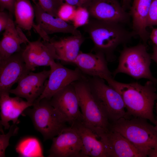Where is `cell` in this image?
<instances>
[{
  "label": "cell",
  "instance_id": "obj_1",
  "mask_svg": "<svg viewBox=\"0 0 157 157\" xmlns=\"http://www.w3.org/2000/svg\"><path fill=\"white\" fill-rule=\"evenodd\" d=\"M105 80L122 96L129 118H142L155 124L154 108L157 99L156 84L149 80L143 85L137 82L123 83L113 77Z\"/></svg>",
  "mask_w": 157,
  "mask_h": 157
},
{
  "label": "cell",
  "instance_id": "obj_2",
  "mask_svg": "<svg viewBox=\"0 0 157 157\" xmlns=\"http://www.w3.org/2000/svg\"><path fill=\"white\" fill-rule=\"evenodd\" d=\"M123 24L92 18L83 26L93 43L94 51L103 54L108 62L113 61L116 49L130 41L135 34Z\"/></svg>",
  "mask_w": 157,
  "mask_h": 157
},
{
  "label": "cell",
  "instance_id": "obj_3",
  "mask_svg": "<svg viewBox=\"0 0 157 157\" xmlns=\"http://www.w3.org/2000/svg\"><path fill=\"white\" fill-rule=\"evenodd\" d=\"M148 120L141 117L122 118L110 124L109 130L121 134L146 156L157 153V132Z\"/></svg>",
  "mask_w": 157,
  "mask_h": 157
},
{
  "label": "cell",
  "instance_id": "obj_4",
  "mask_svg": "<svg viewBox=\"0 0 157 157\" xmlns=\"http://www.w3.org/2000/svg\"><path fill=\"white\" fill-rule=\"evenodd\" d=\"M78 99L83 122L97 134L109 130L108 117L93 94L88 78L85 76L73 83Z\"/></svg>",
  "mask_w": 157,
  "mask_h": 157
},
{
  "label": "cell",
  "instance_id": "obj_5",
  "mask_svg": "<svg viewBox=\"0 0 157 157\" xmlns=\"http://www.w3.org/2000/svg\"><path fill=\"white\" fill-rule=\"evenodd\" d=\"M151 60L144 44L125 47L120 52L118 65L112 75L115 76L123 73L136 79H147L157 84V78L150 70Z\"/></svg>",
  "mask_w": 157,
  "mask_h": 157
},
{
  "label": "cell",
  "instance_id": "obj_6",
  "mask_svg": "<svg viewBox=\"0 0 157 157\" xmlns=\"http://www.w3.org/2000/svg\"><path fill=\"white\" fill-rule=\"evenodd\" d=\"M33 107L24 112L31 118L36 129L42 135L44 140L52 139L67 126L66 122L51 105L50 100L45 98L36 100Z\"/></svg>",
  "mask_w": 157,
  "mask_h": 157
},
{
  "label": "cell",
  "instance_id": "obj_7",
  "mask_svg": "<svg viewBox=\"0 0 157 157\" xmlns=\"http://www.w3.org/2000/svg\"><path fill=\"white\" fill-rule=\"evenodd\" d=\"M91 90L106 112L110 123L122 118H129L123 99L119 93L105 80L97 77L88 79Z\"/></svg>",
  "mask_w": 157,
  "mask_h": 157
},
{
  "label": "cell",
  "instance_id": "obj_8",
  "mask_svg": "<svg viewBox=\"0 0 157 157\" xmlns=\"http://www.w3.org/2000/svg\"><path fill=\"white\" fill-rule=\"evenodd\" d=\"M50 66V72L45 88L36 100L43 98L50 100L57 92L85 76L77 67L70 69L55 61Z\"/></svg>",
  "mask_w": 157,
  "mask_h": 157
},
{
  "label": "cell",
  "instance_id": "obj_9",
  "mask_svg": "<svg viewBox=\"0 0 157 157\" xmlns=\"http://www.w3.org/2000/svg\"><path fill=\"white\" fill-rule=\"evenodd\" d=\"M49 157H84L80 136L73 127L67 126L52 139Z\"/></svg>",
  "mask_w": 157,
  "mask_h": 157
},
{
  "label": "cell",
  "instance_id": "obj_10",
  "mask_svg": "<svg viewBox=\"0 0 157 157\" xmlns=\"http://www.w3.org/2000/svg\"><path fill=\"white\" fill-rule=\"evenodd\" d=\"M50 102L66 123L71 125L76 122H83L77 94L72 83L55 94Z\"/></svg>",
  "mask_w": 157,
  "mask_h": 157
},
{
  "label": "cell",
  "instance_id": "obj_11",
  "mask_svg": "<svg viewBox=\"0 0 157 157\" xmlns=\"http://www.w3.org/2000/svg\"><path fill=\"white\" fill-rule=\"evenodd\" d=\"M26 41L22 55L28 71H33L39 66H50L55 60H59L54 47L49 41L38 40L31 42L27 38Z\"/></svg>",
  "mask_w": 157,
  "mask_h": 157
},
{
  "label": "cell",
  "instance_id": "obj_12",
  "mask_svg": "<svg viewBox=\"0 0 157 157\" xmlns=\"http://www.w3.org/2000/svg\"><path fill=\"white\" fill-rule=\"evenodd\" d=\"M50 72V69L36 73L28 72L19 81L15 88L9 91V93L33 104L44 92Z\"/></svg>",
  "mask_w": 157,
  "mask_h": 157
},
{
  "label": "cell",
  "instance_id": "obj_13",
  "mask_svg": "<svg viewBox=\"0 0 157 157\" xmlns=\"http://www.w3.org/2000/svg\"><path fill=\"white\" fill-rule=\"evenodd\" d=\"M22 50L0 60V93H9L13 86L30 72L22 57Z\"/></svg>",
  "mask_w": 157,
  "mask_h": 157
},
{
  "label": "cell",
  "instance_id": "obj_14",
  "mask_svg": "<svg viewBox=\"0 0 157 157\" xmlns=\"http://www.w3.org/2000/svg\"><path fill=\"white\" fill-rule=\"evenodd\" d=\"M86 8L92 18L101 21L123 24L131 17L117 0H92Z\"/></svg>",
  "mask_w": 157,
  "mask_h": 157
},
{
  "label": "cell",
  "instance_id": "obj_15",
  "mask_svg": "<svg viewBox=\"0 0 157 157\" xmlns=\"http://www.w3.org/2000/svg\"><path fill=\"white\" fill-rule=\"evenodd\" d=\"M105 145L107 157H145V155L119 133L109 130L98 135Z\"/></svg>",
  "mask_w": 157,
  "mask_h": 157
},
{
  "label": "cell",
  "instance_id": "obj_16",
  "mask_svg": "<svg viewBox=\"0 0 157 157\" xmlns=\"http://www.w3.org/2000/svg\"><path fill=\"white\" fill-rule=\"evenodd\" d=\"M37 25L40 28L45 41L50 38L48 35L56 33H70L72 35H81L80 31L58 17H55L44 11L38 3L33 5Z\"/></svg>",
  "mask_w": 157,
  "mask_h": 157
},
{
  "label": "cell",
  "instance_id": "obj_17",
  "mask_svg": "<svg viewBox=\"0 0 157 157\" xmlns=\"http://www.w3.org/2000/svg\"><path fill=\"white\" fill-rule=\"evenodd\" d=\"M107 62L105 56L101 53H85L80 51L73 63L83 74L105 80L107 78L113 77Z\"/></svg>",
  "mask_w": 157,
  "mask_h": 157
},
{
  "label": "cell",
  "instance_id": "obj_18",
  "mask_svg": "<svg viewBox=\"0 0 157 157\" xmlns=\"http://www.w3.org/2000/svg\"><path fill=\"white\" fill-rule=\"evenodd\" d=\"M9 94L0 93V124L5 129H9L10 121H12L13 124H16L20 115L26 108L33 104L17 96L10 97Z\"/></svg>",
  "mask_w": 157,
  "mask_h": 157
},
{
  "label": "cell",
  "instance_id": "obj_19",
  "mask_svg": "<svg viewBox=\"0 0 157 157\" xmlns=\"http://www.w3.org/2000/svg\"><path fill=\"white\" fill-rule=\"evenodd\" d=\"M71 126L77 131L80 136L84 157H107L105 145L100 138L83 121L75 122Z\"/></svg>",
  "mask_w": 157,
  "mask_h": 157
},
{
  "label": "cell",
  "instance_id": "obj_20",
  "mask_svg": "<svg viewBox=\"0 0 157 157\" xmlns=\"http://www.w3.org/2000/svg\"><path fill=\"white\" fill-rule=\"evenodd\" d=\"M12 15L10 14L8 23L0 42V60L20 51L21 45L27 44V37L20 28L15 27Z\"/></svg>",
  "mask_w": 157,
  "mask_h": 157
},
{
  "label": "cell",
  "instance_id": "obj_21",
  "mask_svg": "<svg viewBox=\"0 0 157 157\" xmlns=\"http://www.w3.org/2000/svg\"><path fill=\"white\" fill-rule=\"evenodd\" d=\"M85 40L82 34L71 35L57 39L50 38L59 60L64 63H73L78 55Z\"/></svg>",
  "mask_w": 157,
  "mask_h": 157
},
{
  "label": "cell",
  "instance_id": "obj_22",
  "mask_svg": "<svg viewBox=\"0 0 157 157\" xmlns=\"http://www.w3.org/2000/svg\"><path fill=\"white\" fill-rule=\"evenodd\" d=\"M152 0H133L129 13L132 18L134 33L144 43L149 36L147 30V21Z\"/></svg>",
  "mask_w": 157,
  "mask_h": 157
},
{
  "label": "cell",
  "instance_id": "obj_23",
  "mask_svg": "<svg viewBox=\"0 0 157 157\" xmlns=\"http://www.w3.org/2000/svg\"><path fill=\"white\" fill-rule=\"evenodd\" d=\"M14 15L15 23L21 29L29 32L32 28H35L34 9L30 0H16Z\"/></svg>",
  "mask_w": 157,
  "mask_h": 157
},
{
  "label": "cell",
  "instance_id": "obj_24",
  "mask_svg": "<svg viewBox=\"0 0 157 157\" xmlns=\"http://www.w3.org/2000/svg\"><path fill=\"white\" fill-rule=\"evenodd\" d=\"M19 157H44L41 144L37 138L25 137L20 140L15 147Z\"/></svg>",
  "mask_w": 157,
  "mask_h": 157
},
{
  "label": "cell",
  "instance_id": "obj_25",
  "mask_svg": "<svg viewBox=\"0 0 157 157\" xmlns=\"http://www.w3.org/2000/svg\"><path fill=\"white\" fill-rule=\"evenodd\" d=\"M90 16L89 13L86 8L81 6L77 7L72 20V25L77 29L85 26L88 23Z\"/></svg>",
  "mask_w": 157,
  "mask_h": 157
},
{
  "label": "cell",
  "instance_id": "obj_26",
  "mask_svg": "<svg viewBox=\"0 0 157 157\" xmlns=\"http://www.w3.org/2000/svg\"><path fill=\"white\" fill-rule=\"evenodd\" d=\"M31 0L34 4L38 3L47 13L55 17H58V11L61 4L59 0Z\"/></svg>",
  "mask_w": 157,
  "mask_h": 157
},
{
  "label": "cell",
  "instance_id": "obj_27",
  "mask_svg": "<svg viewBox=\"0 0 157 157\" xmlns=\"http://www.w3.org/2000/svg\"><path fill=\"white\" fill-rule=\"evenodd\" d=\"M8 132L6 134L3 132L0 135V157H5L6 149L9 145L10 137L16 135L19 128L16 124H13L10 126Z\"/></svg>",
  "mask_w": 157,
  "mask_h": 157
},
{
  "label": "cell",
  "instance_id": "obj_28",
  "mask_svg": "<svg viewBox=\"0 0 157 157\" xmlns=\"http://www.w3.org/2000/svg\"><path fill=\"white\" fill-rule=\"evenodd\" d=\"M76 8L72 5L63 3L58 8L57 12L58 17L67 22L72 21Z\"/></svg>",
  "mask_w": 157,
  "mask_h": 157
},
{
  "label": "cell",
  "instance_id": "obj_29",
  "mask_svg": "<svg viewBox=\"0 0 157 157\" xmlns=\"http://www.w3.org/2000/svg\"><path fill=\"white\" fill-rule=\"evenodd\" d=\"M147 27L157 26V0H152L147 21Z\"/></svg>",
  "mask_w": 157,
  "mask_h": 157
},
{
  "label": "cell",
  "instance_id": "obj_30",
  "mask_svg": "<svg viewBox=\"0 0 157 157\" xmlns=\"http://www.w3.org/2000/svg\"><path fill=\"white\" fill-rule=\"evenodd\" d=\"M16 0H0V11L8 10L9 13L14 15V6Z\"/></svg>",
  "mask_w": 157,
  "mask_h": 157
},
{
  "label": "cell",
  "instance_id": "obj_31",
  "mask_svg": "<svg viewBox=\"0 0 157 157\" xmlns=\"http://www.w3.org/2000/svg\"><path fill=\"white\" fill-rule=\"evenodd\" d=\"M10 16V14L4 11L0 12V32H2L5 29Z\"/></svg>",
  "mask_w": 157,
  "mask_h": 157
},
{
  "label": "cell",
  "instance_id": "obj_32",
  "mask_svg": "<svg viewBox=\"0 0 157 157\" xmlns=\"http://www.w3.org/2000/svg\"><path fill=\"white\" fill-rule=\"evenodd\" d=\"M149 38L154 45L157 46V28H153L152 29Z\"/></svg>",
  "mask_w": 157,
  "mask_h": 157
},
{
  "label": "cell",
  "instance_id": "obj_33",
  "mask_svg": "<svg viewBox=\"0 0 157 157\" xmlns=\"http://www.w3.org/2000/svg\"><path fill=\"white\" fill-rule=\"evenodd\" d=\"M63 3H67L77 7L79 6V0H60Z\"/></svg>",
  "mask_w": 157,
  "mask_h": 157
},
{
  "label": "cell",
  "instance_id": "obj_34",
  "mask_svg": "<svg viewBox=\"0 0 157 157\" xmlns=\"http://www.w3.org/2000/svg\"><path fill=\"white\" fill-rule=\"evenodd\" d=\"M151 56V59L157 65V46L154 45L153 48V52Z\"/></svg>",
  "mask_w": 157,
  "mask_h": 157
},
{
  "label": "cell",
  "instance_id": "obj_35",
  "mask_svg": "<svg viewBox=\"0 0 157 157\" xmlns=\"http://www.w3.org/2000/svg\"><path fill=\"white\" fill-rule=\"evenodd\" d=\"M92 0H79V6L86 8Z\"/></svg>",
  "mask_w": 157,
  "mask_h": 157
},
{
  "label": "cell",
  "instance_id": "obj_36",
  "mask_svg": "<svg viewBox=\"0 0 157 157\" xmlns=\"http://www.w3.org/2000/svg\"><path fill=\"white\" fill-rule=\"evenodd\" d=\"M131 0H122V6L123 8L126 10L129 6Z\"/></svg>",
  "mask_w": 157,
  "mask_h": 157
},
{
  "label": "cell",
  "instance_id": "obj_37",
  "mask_svg": "<svg viewBox=\"0 0 157 157\" xmlns=\"http://www.w3.org/2000/svg\"><path fill=\"white\" fill-rule=\"evenodd\" d=\"M156 122L155 124V126H154V128L157 132V103L156 104Z\"/></svg>",
  "mask_w": 157,
  "mask_h": 157
},
{
  "label": "cell",
  "instance_id": "obj_38",
  "mask_svg": "<svg viewBox=\"0 0 157 157\" xmlns=\"http://www.w3.org/2000/svg\"><path fill=\"white\" fill-rule=\"evenodd\" d=\"M152 157H157V153L154 154Z\"/></svg>",
  "mask_w": 157,
  "mask_h": 157
}]
</instances>
